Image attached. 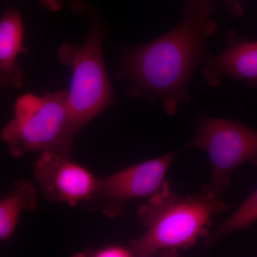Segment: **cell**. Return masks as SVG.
<instances>
[{"label": "cell", "mask_w": 257, "mask_h": 257, "mask_svg": "<svg viewBox=\"0 0 257 257\" xmlns=\"http://www.w3.org/2000/svg\"><path fill=\"white\" fill-rule=\"evenodd\" d=\"M77 136L68 106V92L39 96L26 94L15 101L14 116L1 132V140L14 158L27 153L69 152Z\"/></svg>", "instance_id": "obj_3"}, {"label": "cell", "mask_w": 257, "mask_h": 257, "mask_svg": "<svg viewBox=\"0 0 257 257\" xmlns=\"http://www.w3.org/2000/svg\"><path fill=\"white\" fill-rule=\"evenodd\" d=\"M189 147L97 178L92 195L84 205L88 210L98 211L110 219L118 217L130 201L149 199L160 192L171 165Z\"/></svg>", "instance_id": "obj_6"}, {"label": "cell", "mask_w": 257, "mask_h": 257, "mask_svg": "<svg viewBox=\"0 0 257 257\" xmlns=\"http://www.w3.org/2000/svg\"><path fill=\"white\" fill-rule=\"evenodd\" d=\"M202 65L203 76L211 87L219 86L224 77L257 86V41L229 30L224 50L216 57L209 56Z\"/></svg>", "instance_id": "obj_8"}, {"label": "cell", "mask_w": 257, "mask_h": 257, "mask_svg": "<svg viewBox=\"0 0 257 257\" xmlns=\"http://www.w3.org/2000/svg\"><path fill=\"white\" fill-rule=\"evenodd\" d=\"M75 256L81 257H131L134 256L130 246L110 245L97 249L89 250L76 253Z\"/></svg>", "instance_id": "obj_12"}, {"label": "cell", "mask_w": 257, "mask_h": 257, "mask_svg": "<svg viewBox=\"0 0 257 257\" xmlns=\"http://www.w3.org/2000/svg\"><path fill=\"white\" fill-rule=\"evenodd\" d=\"M190 146L204 150L211 162L208 192L221 198L231 182V175L246 162L257 165V131L240 121L200 114Z\"/></svg>", "instance_id": "obj_5"}, {"label": "cell", "mask_w": 257, "mask_h": 257, "mask_svg": "<svg viewBox=\"0 0 257 257\" xmlns=\"http://www.w3.org/2000/svg\"><path fill=\"white\" fill-rule=\"evenodd\" d=\"M42 6L50 11H59L63 7L62 0H40Z\"/></svg>", "instance_id": "obj_14"}, {"label": "cell", "mask_w": 257, "mask_h": 257, "mask_svg": "<svg viewBox=\"0 0 257 257\" xmlns=\"http://www.w3.org/2000/svg\"><path fill=\"white\" fill-rule=\"evenodd\" d=\"M213 1V0H211ZM229 8L230 13L234 18H239L243 15V0H222Z\"/></svg>", "instance_id": "obj_13"}, {"label": "cell", "mask_w": 257, "mask_h": 257, "mask_svg": "<svg viewBox=\"0 0 257 257\" xmlns=\"http://www.w3.org/2000/svg\"><path fill=\"white\" fill-rule=\"evenodd\" d=\"M37 189L28 179H20L12 184L11 188L0 201V240L11 238L23 211L37 209L38 199Z\"/></svg>", "instance_id": "obj_10"}, {"label": "cell", "mask_w": 257, "mask_h": 257, "mask_svg": "<svg viewBox=\"0 0 257 257\" xmlns=\"http://www.w3.org/2000/svg\"><path fill=\"white\" fill-rule=\"evenodd\" d=\"M105 32L103 25L94 20L81 46L64 42L57 52L60 63L72 69L68 106L76 135L115 100L103 57Z\"/></svg>", "instance_id": "obj_4"}, {"label": "cell", "mask_w": 257, "mask_h": 257, "mask_svg": "<svg viewBox=\"0 0 257 257\" xmlns=\"http://www.w3.org/2000/svg\"><path fill=\"white\" fill-rule=\"evenodd\" d=\"M229 208L206 187L199 194L179 195L166 181L160 192L139 208L138 216L146 231L131 240L128 246L134 256H177L205 239L214 217Z\"/></svg>", "instance_id": "obj_2"}, {"label": "cell", "mask_w": 257, "mask_h": 257, "mask_svg": "<svg viewBox=\"0 0 257 257\" xmlns=\"http://www.w3.org/2000/svg\"><path fill=\"white\" fill-rule=\"evenodd\" d=\"M23 26L18 10L8 9L0 21V86L18 89L23 73L18 56L28 52L23 45Z\"/></svg>", "instance_id": "obj_9"}, {"label": "cell", "mask_w": 257, "mask_h": 257, "mask_svg": "<svg viewBox=\"0 0 257 257\" xmlns=\"http://www.w3.org/2000/svg\"><path fill=\"white\" fill-rule=\"evenodd\" d=\"M69 153L40 152L35 162L33 177L47 201L75 207L89 200L97 177L84 166L74 162Z\"/></svg>", "instance_id": "obj_7"}, {"label": "cell", "mask_w": 257, "mask_h": 257, "mask_svg": "<svg viewBox=\"0 0 257 257\" xmlns=\"http://www.w3.org/2000/svg\"><path fill=\"white\" fill-rule=\"evenodd\" d=\"M211 0H188L180 23L156 40L126 49L115 77L128 83V96L162 101L164 111L177 114L181 104H188L193 73L209 52L208 37L218 25L211 18Z\"/></svg>", "instance_id": "obj_1"}, {"label": "cell", "mask_w": 257, "mask_h": 257, "mask_svg": "<svg viewBox=\"0 0 257 257\" xmlns=\"http://www.w3.org/2000/svg\"><path fill=\"white\" fill-rule=\"evenodd\" d=\"M257 221V189L226 220L210 231L204 239L206 246H211L230 234L249 229Z\"/></svg>", "instance_id": "obj_11"}]
</instances>
